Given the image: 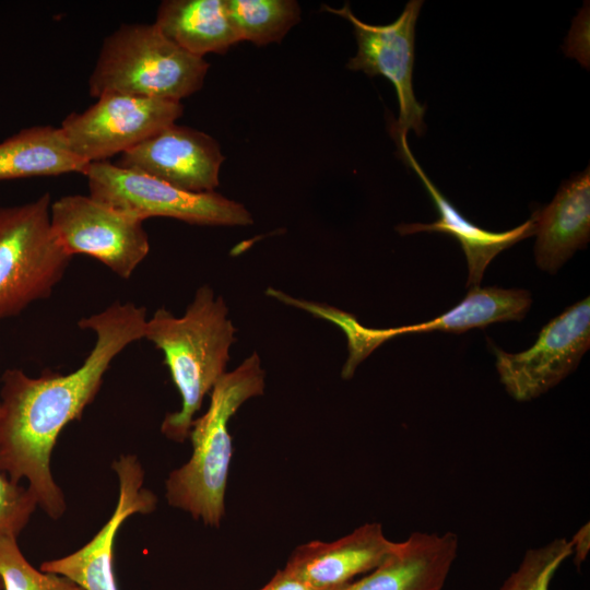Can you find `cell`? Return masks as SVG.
I'll return each instance as SVG.
<instances>
[{
  "instance_id": "4fadbf2b",
  "label": "cell",
  "mask_w": 590,
  "mask_h": 590,
  "mask_svg": "<svg viewBox=\"0 0 590 590\" xmlns=\"http://www.w3.org/2000/svg\"><path fill=\"white\" fill-rule=\"evenodd\" d=\"M119 481L116 508L104 527L78 551L46 560L40 570L64 576L83 590H118L114 574V542L122 522L132 515H148L156 507V496L144 488V471L134 455H123L113 463Z\"/></svg>"
},
{
  "instance_id": "9a60e30c",
  "label": "cell",
  "mask_w": 590,
  "mask_h": 590,
  "mask_svg": "<svg viewBox=\"0 0 590 590\" xmlns=\"http://www.w3.org/2000/svg\"><path fill=\"white\" fill-rule=\"evenodd\" d=\"M391 134L400 157L417 175L439 213V219L433 223L401 224L397 227L398 232L402 235L420 232L441 233L455 237L461 245L468 262L467 286H479L484 271L498 253L534 235L533 214L524 223L505 232H491L479 227L465 219L429 179L410 150L408 134L396 132Z\"/></svg>"
},
{
  "instance_id": "7402d4cb",
  "label": "cell",
  "mask_w": 590,
  "mask_h": 590,
  "mask_svg": "<svg viewBox=\"0 0 590 590\" xmlns=\"http://www.w3.org/2000/svg\"><path fill=\"white\" fill-rule=\"evenodd\" d=\"M3 590H83L71 579L36 569L23 555L16 538H0Z\"/></svg>"
},
{
  "instance_id": "9c48e42d",
  "label": "cell",
  "mask_w": 590,
  "mask_h": 590,
  "mask_svg": "<svg viewBox=\"0 0 590 590\" xmlns=\"http://www.w3.org/2000/svg\"><path fill=\"white\" fill-rule=\"evenodd\" d=\"M499 380L516 401L533 400L574 371L590 346V299L567 307L539 332L535 343L508 353L491 343Z\"/></svg>"
},
{
  "instance_id": "e0dca14e",
  "label": "cell",
  "mask_w": 590,
  "mask_h": 590,
  "mask_svg": "<svg viewBox=\"0 0 590 590\" xmlns=\"http://www.w3.org/2000/svg\"><path fill=\"white\" fill-rule=\"evenodd\" d=\"M538 267L556 273L590 239V170L574 174L562 182L555 197L533 213Z\"/></svg>"
},
{
  "instance_id": "d4e9b609",
  "label": "cell",
  "mask_w": 590,
  "mask_h": 590,
  "mask_svg": "<svg viewBox=\"0 0 590 590\" xmlns=\"http://www.w3.org/2000/svg\"><path fill=\"white\" fill-rule=\"evenodd\" d=\"M573 547L574 564L577 568H580L586 560L590 548V524L587 522L583 524L569 540Z\"/></svg>"
},
{
  "instance_id": "484cf974",
  "label": "cell",
  "mask_w": 590,
  "mask_h": 590,
  "mask_svg": "<svg viewBox=\"0 0 590 590\" xmlns=\"http://www.w3.org/2000/svg\"><path fill=\"white\" fill-rule=\"evenodd\" d=\"M0 590H3V583H2L1 578H0Z\"/></svg>"
},
{
  "instance_id": "7c38bea8",
  "label": "cell",
  "mask_w": 590,
  "mask_h": 590,
  "mask_svg": "<svg viewBox=\"0 0 590 590\" xmlns=\"http://www.w3.org/2000/svg\"><path fill=\"white\" fill-rule=\"evenodd\" d=\"M532 304L530 292L520 288L473 286L455 307L428 321L391 329H368L349 317L342 329L349 340V358L343 367L354 374L357 365L379 344L403 333L432 331L462 333L494 322L520 321Z\"/></svg>"
},
{
  "instance_id": "8992f818",
  "label": "cell",
  "mask_w": 590,
  "mask_h": 590,
  "mask_svg": "<svg viewBox=\"0 0 590 590\" xmlns=\"http://www.w3.org/2000/svg\"><path fill=\"white\" fill-rule=\"evenodd\" d=\"M83 175L87 178L90 197L141 221L161 216L196 225L252 224L245 205L215 191H185L108 161L90 163Z\"/></svg>"
},
{
  "instance_id": "30bf717a",
  "label": "cell",
  "mask_w": 590,
  "mask_h": 590,
  "mask_svg": "<svg viewBox=\"0 0 590 590\" xmlns=\"http://www.w3.org/2000/svg\"><path fill=\"white\" fill-rule=\"evenodd\" d=\"M422 0L409 1L399 17L387 25H373L361 21L346 2L341 9H322L347 20L354 30L357 43L356 55L349 60L346 68L363 71L368 76L381 75L396 88L399 102V118L391 132L408 134L413 130L423 135L426 126L423 121L426 107L421 105L413 91V67L415 25L423 5Z\"/></svg>"
},
{
  "instance_id": "5bb4252c",
  "label": "cell",
  "mask_w": 590,
  "mask_h": 590,
  "mask_svg": "<svg viewBox=\"0 0 590 590\" xmlns=\"http://www.w3.org/2000/svg\"><path fill=\"white\" fill-rule=\"evenodd\" d=\"M398 546L380 523L369 522L332 542L299 545L283 569L318 590H337L380 566Z\"/></svg>"
},
{
  "instance_id": "5b68a950",
  "label": "cell",
  "mask_w": 590,
  "mask_h": 590,
  "mask_svg": "<svg viewBox=\"0 0 590 590\" xmlns=\"http://www.w3.org/2000/svg\"><path fill=\"white\" fill-rule=\"evenodd\" d=\"M51 197L0 206V319L48 297L71 261L50 221Z\"/></svg>"
},
{
  "instance_id": "d6986e66",
  "label": "cell",
  "mask_w": 590,
  "mask_h": 590,
  "mask_svg": "<svg viewBox=\"0 0 590 590\" xmlns=\"http://www.w3.org/2000/svg\"><path fill=\"white\" fill-rule=\"evenodd\" d=\"M90 163L76 155L60 126H32L0 142V180L84 174Z\"/></svg>"
},
{
  "instance_id": "ba28073f",
  "label": "cell",
  "mask_w": 590,
  "mask_h": 590,
  "mask_svg": "<svg viewBox=\"0 0 590 590\" xmlns=\"http://www.w3.org/2000/svg\"><path fill=\"white\" fill-rule=\"evenodd\" d=\"M181 102L106 93L82 113L61 122L70 148L87 163L130 150L182 115Z\"/></svg>"
},
{
  "instance_id": "52a82bcc",
  "label": "cell",
  "mask_w": 590,
  "mask_h": 590,
  "mask_svg": "<svg viewBox=\"0 0 590 590\" xmlns=\"http://www.w3.org/2000/svg\"><path fill=\"white\" fill-rule=\"evenodd\" d=\"M54 234L69 256L87 255L129 279L150 251L143 221L90 196H62L50 205Z\"/></svg>"
},
{
  "instance_id": "cb8c5ba5",
  "label": "cell",
  "mask_w": 590,
  "mask_h": 590,
  "mask_svg": "<svg viewBox=\"0 0 590 590\" xmlns=\"http://www.w3.org/2000/svg\"><path fill=\"white\" fill-rule=\"evenodd\" d=\"M260 590H318L306 582L290 575L284 569H279L272 579Z\"/></svg>"
},
{
  "instance_id": "44dd1931",
  "label": "cell",
  "mask_w": 590,
  "mask_h": 590,
  "mask_svg": "<svg viewBox=\"0 0 590 590\" xmlns=\"http://www.w3.org/2000/svg\"><path fill=\"white\" fill-rule=\"evenodd\" d=\"M571 554V543L565 538L529 548L499 590H550L555 573Z\"/></svg>"
},
{
  "instance_id": "ac0fdd59",
  "label": "cell",
  "mask_w": 590,
  "mask_h": 590,
  "mask_svg": "<svg viewBox=\"0 0 590 590\" xmlns=\"http://www.w3.org/2000/svg\"><path fill=\"white\" fill-rule=\"evenodd\" d=\"M154 24L177 46L202 57L225 54L240 42L225 0H165Z\"/></svg>"
},
{
  "instance_id": "3957f363",
  "label": "cell",
  "mask_w": 590,
  "mask_h": 590,
  "mask_svg": "<svg viewBox=\"0 0 590 590\" xmlns=\"http://www.w3.org/2000/svg\"><path fill=\"white\" fill-rule=\"evenodd\" d=\"M264 377L255 352L214 385L208 411L191 424V458L172 471L165 482L169 506L201 519L205 526H220L233 456L228 422L247 400L263 393Z\"/></svg>"
},
{
  "instance_id": "ffe728a7",
  "label": "cell",
  "mask_w": 590,
  "mask_h": 590,
  "mask_svg": "<svg viewBox=\"0 0 590 590\" xmlns=\"http://www.w3.org/2000/svg\"><path fill=\"white\" fill-rule=\"evenodd\" d=\"M225 5L240 42L257 46L280 43L300 21L294 0H225Z\"/></svg>"
},
{
  "instance_id": "6da1fadb",
  "label": "cell",
  "mask_w": 590,
  "mask_h": 590,
  "mask_svg": "<svg viewBox=\"0 0 590 590\" xmlns=\"http://www.w3.org/2000/svg\"><path fill=\"white\" fill-rule=\"evenodd\" d=\"M146 320L144 307L116 302L79 320L81 329L95 332L96 342L76 370L67 375L45 371L37 378L15 368L2 374L0 470L15 483L26 480L37 505L52 519L67 509L50 469L56 441L93 402L111 361L144 337Z\"/></svg>"
},
{
  "instance_id": "7a4b0ae2",
  "label": "cell",
  "mask_w": 590,
  "mask_h": 590,
  "mask_svg": "<svg viewBox=\"0 0 590 590\" xmlns=\"http://www.w3.org/2000/svg\"><path fill=\"white\" fill-rule=\"evenodd\" d=\"M236 329L228 308L209 285H202L181 317L165 308L146 320L144 337L164 353L181 408L161 425L165 437L184 442L206 393L226 373Z\"/></svg>"
},
{
  "instance_id": "2e32d148",
  "label": "cell",
  "mask_w": 590,
  "mask_h": 590,
  "mask_svg": "<svg viewBox=\"0 0 590 590\" xmlns=\"http://www.w3.org/2000/svg\"><path fill=\"white\" fill-rule=\"evenodd\" d=\"M458 547L455 532H413L385 563L337 590H442Z\"/></svg>"
},
{
  "instance_id": "277c9868",
  "label": "cell",
  "mask_w": 590,
  "mask_h": 590,
  "mask_svg": "<svg viewBox=\"0 0 590 590\" xmlns=\"http://www.w3.org/2000/svg\"><path fill=\"white\" fill-rule=\"evenodd\" d=\"M210 64L168 39L153 23H122L104 38L88 79L93 97L106 93L180 102L198 92Z\"/></svg>"
},
{
  "instance_id": "603a6c76",
  "label": "cell",
  "mask_w": 590,
  "mask_h": 590,
  "mask_svg": "<svg viewBox=\"0 0 590 590\" xmlns=\"http://www.w3.org/2000/svg\"><path fill=\"white\" fill-rule=\"evenodd\" d=\"M37 500L33 493L0 470V538H16L28 523Z\"/></svg>"
},
{
  "instance_id": "8fae6325",
  "label": "cell",
  "mask_w": 590,
  "mask_h": 590,
  "mask_svg": "<svg viewBox=\"0 0 590 590\" xmlns=\"http://www.w3.org/2000/svg\"><path fill=\"white\" fill-rule=\"evenodd\" d=\"M225 156L205 132L169 125L120 154L117 166L165 181L185 191L214 192Z\"/></svg>"
},
{
  "instance_id": "4316f807",
  "label": "cell",
  "mask_w": 590,
  "mask_h": 590,
  "mask_svg": "<svg viewBox=\"0 0 590 590\" xmlns=\"http://www.w3.org/2000/svg\"><path fill=\"white\" fill-rule=\"evenodd\" d=\"M0 413H1V404H0Z\"/></svg>"
}]
</instances>
